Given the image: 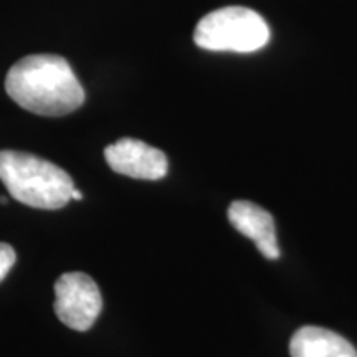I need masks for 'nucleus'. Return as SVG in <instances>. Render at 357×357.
<instances>
[{"label": "nucleus", "mask_w": 357, "mask_h": 357, "mask_svg": "<svg viewBox=\"0 0 357 357\" xmlns=\"http://www.w3.org/2000/svg\"><path fill=\"white\" fill-rule=\"evenodd\" d=\"M6 91L20 108L38 116H65L82 108L84 89L63 56L29 55L8 70Z\"/></svg>", "instance_id": "obj_1"}, {"label": "nucleus", "mask_w": 357, "mask_h": 357, "mask_svg": "<svg viewBox=\"0 0 357 357\" xmlns=\"http://www.w3.org/2000/svg\"><path fill=\"white\" fill-rule=\"evenodd\" d=\"M291 357H357L356 347L346 337L319 326H305L289 341Z\"/></svg>", "instance_id": "obj_7"}, {"label": "nucleus", "mask_w": 357, "mask_h": 357, "mask_svg": "<svg viewBox=\"0 0 357 357\" xmlns=\"http://www.w3.org/2000/svg\"><path fill=\"white\" fill-rule=\"evenodd\" d=\"M55 312L70 329L84 333L93 328L102 310L96 281L82 271L61 275L55 283Z\"/></svg>", "instance_id": "obj_4"}, {"label": "nucleus", "mask_w": 357, "mask_h": 357, "mask_svg": "<svg viewBox=\"0 0 357 357\" xmlns=\"http://www.w3.org/2000/svg\"><path fill=\"white\" fill-rule=\"evenodd\" d=\"M268 38L266 22L245 7H223L207 13L194 32L195 45L211 52L252 53L265 47Z\"/></svg>", "instance_id": "obj_3"}, {"label": "nucleus", "mask_w": 357, "mask_h": 357, "mask_svg": "<svg viewBox=\"0 0 357 357\" xmlns=\"http://www.w3.org/2000/svg\"><path fill=\"white\" fill-rule=\"evenodd\" d=\"M105 158L114 172L142 181H159L166 177L169 169L167 155L162 151L132 137L106 146Z\"/></svg>", "instance_id": "obj_5"}, {"label": "nucleus", "mask_w": 357, "mask_h": 357, "mask_svg": "<svg viewBox=\"0 0 357 357\" xmlns=\"http://www.w3.org/2000/svg\"><path fill=\"white\" fill-rule=\"evenodd\" d=\"M17 255L8 243H0V281H2L15 265Z\"/></svg>", "instance_id": "obj_8"}, {"label": "nucleus", "mask_w": 357, "mask_h": 357, "mask_svg": "<svg viewBox=\"0 0 357 357\" xmlns=\"http://www.w3.org/2000/svg\"><path fill=\"white\" fill-rule=\"evenodd\" d=\"M0 181L17 202L42 211H58L75 189L68 172L50 160L20 151H0Z\"/></svg>", "instance_id": "obj_2"}, {"label": "nucleus", "mask_w": 357, "mask_h": 357, "mask_svg": "<svg viewBox=\"0 0 357 357\" xmlns=\"http://www.w3.org/2000/svg\"><path fill=\"white\" fill-rule=\"evenodd\" d=\"M229 220L236 231L255 242L263 257L268 260L280 258L276 227L270 212L248 200H235L229 207Z\"/></svg>", "instance_id": "obj_6"}, {"label": "nucleus", "mask_w": 357, "mask_h": 357, "mask_svg": "<svg viewBox=\"0 0 357 357\" xmlns=\"http://www.w3.org/2000/svg\"><path fill=\"white\" fill-rule=\"evenodd\" d=\"M71 199L82 200V199H83V194H82V192H79L78 189H73V192H71Z\"/></svg>", "instance_id": "obj_9"}]
</instances>
